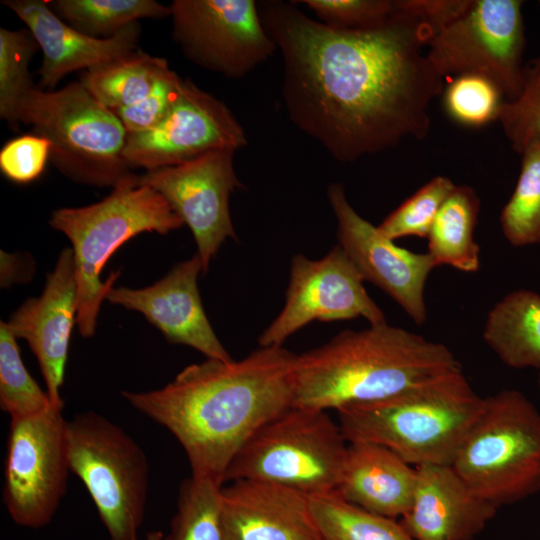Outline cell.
Here are the masks:
<instances>
[{
	"label": "cell",
	"instance_id": "60d3db41",
	"mask_svg": "<svg viewBox=\"0 0 540 540\" xmlns=\"http://www.w3.org/2000/svg\"><path fill=\"white\" fill-rule=\"evenodd\" d=\"M539 6H540V1H539Z\"/></svg>",
	"mask_w": 540,
	"mask_h": 540
},
{
	"label": "cell",
	"instance_id": "7c38bea8",
	"mask_svg": "<svg viewBox=\"0 0 540 540\" xmlns=\"http://www.w3.org/2000/svg\"><path fill=\"white\" fill-rule=\"evenodd\" d=\"M172 36L196 65L238 79L268 60L276 45L253 0H174Z\"/></svg>",
	"mask_w": 540,
	"mask_h": 540
},
{
	"label": "cell",
	"instance_id": "6da1fadb",
	"mask_svg": "<svg viewBox=\"0 0 540 540\" xmlns=\"http://www.w3.org/2000/svg\"><path fill=\"white\" fill-rule=\"evenodd\" d=\"M258 8L282 56L289 118L334 159L353 162L428 135L443 77L423 49L437 30L401 0L388 19L362 30L328 27L295 1Z\"/></svg>",
	"mask_w": 540,
	"mask_h": 540
},
{
	"label": "cell",
	"instance_id": "8fae6325",
	"mask_svg": "<svg viewBox=\"0 0 540 540\" xmlns=\"http://www.w3.org/2000/svg\"><path fill=\"white\" fill-rule=\"evenodd\" d=\"M63 408L10 418L4 465L3 502L11 519L41 528L56 514L70 473Z\"/></svg>",
	"mask_w": 540,
	"mask_h": 540
},
{
	"label": "cell",
	"instance_id": "9a60e30c",
	"mask_svg": "<svg viewBox=\"0 0 540 540\" xmlns=\"http://www.w3.org/2000/svg\"><path fill=\"white\" fill-rule=\"evenodd\" d=\"M247 144L245 132L230 109L190 80L153 129L128 134L124 158L130 168L146 171L179 165L208 152Z\"/></svg>",
	"mask_w": 540,
	"mask_h": 540
},
{
	"label": "cell",
	"instance_id": "484cf974",
	"mask_svg": "<svg viewBox=\"0 0 540 540\" xmlns=\"http://www.w3.org/2000/svg\"><path fill=\"white\" fill-rule=\"evenodd\" d=\"M56 15L71 27L96 38H108L142 18L171 15L154 0H47Z\"/></svg>",
	"mask_w": 540,
	"mask_h": 540
},
{
	"label": "cell",
	"instance_id": "f1b7e54d",
	"mask_svg": "<svg viewBox=\"0 0 540 540\" xmlns=\"http://www.w3.org/2000/svg\"><path fill=\"white\" fill-rule=\"evenodd\" d=\"M221 487L194 475L183 480L164 540H228L221 514Z\"/></svg>",
	"mask_w": 540,
	"mask_h": 540
},
{
	"label": "cell",
	"instance_id": "7402d4cb",
	"mask_svg": "<svg viewBox=\"0 0 540 540\" xmlns=\"http://www.w3.org/2000/svg\"><path fill=\"white\" fill-rule=\"evenodd\" d=\"M416 468L390 449L367 441L348 443L335 493L373 514L400 519L411 507Z\"/></svg>",
	"mask_w": 540,
	"mask_h": 540
},
{
	"label": "cell",
	"instance_id": "d590c367",
	"mask_svg": "<svg viewBox=\"0 0 540 540\" xmlns=\"http://www.w3.org/2000/svg\"><path fill=\"white\" fill-rule=\"evenodd\" d=\"M50 150L49 140L36 133L13 138L0 150V170L14 183L33 182L43 174Z\"/></svg>",
	"mask_w": 540,
	"mask_h": 540
},
{
	"label": "cell",
	"instance_id": "ac0fdd59",
	"mask_svg": "<svg viewBox=\"0 0 540 540\" xmlns=\"http://www.w3.org/2000/svg\"><path fill=\"white\" fill-rule=\"evenodd\" d=\"M76 293L73 251L66 248L47 275L42 294L26 300L5 322L16 338L27 341L39 363L51 403L57 408L64 406L61 388L70 335L77 319Z\"/></svg>",
	"mask_w": 540,
	"mask_h": 540
},
{
	"label": "cell",
	"instance_id": "30bf717a",
	"mask_svg": "<svg viewBox=\"0 0 540 540\" xmlns=\"http://www.w3.org/2000/svg\"><path fill=\"white\" fill-rule=\"evenodd\" d=\"M523 1L471 0L427 45V58L441 77L475 74L491 80L506 101L523 84L526 44Z\"/></svg>",
	"mask_w": 540,
	"mask_h": 540
},
{
	"label": "cell",
	"instance_id": "83f0119b",
	"mask_svg": "<svg viewBox=\"0 0 540 540\" xmlns=\"http://www.w3.org/2000/svg\"><path fill=\"white\" fill-rule=\"evenodd\" d=\"M521 169L515 189L500 215L501 231L514 247L540 243V139L519 151Z\"/></svg>",
	"mask_w": 540,
	"mask_h": 540
},
{
	"label": "cell",
	"instance_id": "d4e9b609",
	"mask_svg": "<svg viewBox=\"0 0 540 540\" xmlns=\"http://www.w3.org/2000/svg\"><path fill=\"white\" fill-rule=\"evenodd\" d=\"M170 71L166 59L136 50L116 61L86 70L80 82L114 112L142 101Z\"/></svg>",
	"mask_w": 540,
	"mask_h": 540
},
{
	"label": "cell",
	"instance_id": "8992f818",
	"mask_svg": "<svg viewBox=\"0 0 540 540\" xmlns=\"http://www.w3.org/2000/svg\"><path fill=\"white\" fill-rule=\"evenodd\" d=\"M17 117L49 140L50 160L76 182L114 187L134 174L124 158L125 127L80 81L56 91L33 86Z\"/></svg>",
	"mask_w": 540,
	"mask_h": 540
},
{
	"label": "cell",
	"instance_id": "5bb4252c",
	"mask_svg": "<svg viewBox=\"0 0 540 540\" xmlns=\"http://www.w3.org/2000/svg\"><path fill=\"white\" fill-rule=\"evenodd\" d=\"M236 150L208 152L188 162L146 171L139 184L159 192L190 228L203 273L227 238L237 239L229 208L242 187L233 165Z\"/></svg>",
	"mask_w": 540,
	"mask_h": 540
},
{
	"label": "cell",
	"instance_id": "4fadbf2b",
	"mask_svg": "<svg viewBox=\"0 0 540 540\" xmlns=\"http://www.w3.org/2000/svg\"><path fill=\"white\" fill-rule=\"evenodd\" d=\"M363 282L339 245L319 260L295 255L284 307L260 335V346H283L288 337L314 320L362 317L370 325L386 323L383 311L368 295Z\"/></svg>",
	"mask_w": 540,
	"mask_h": 540
},
{
	"label": "cell",
	"instance_id": "7a4b0ae2",
	"mask_svg": "<svg viewBox=\"0 0 540 540\" xmlns=\"http://www.w3.org/2000/svg\"><path fill=\"white\" fill-rule=\"evenodd\" d=\"M296 357L283 346H260L238 361L206 358L160 389L122 396L176 438L191 475L223 486L248 439L292 406Z\"/></svg>",
	"mask_w": 540,
	"mask_h": 540
},
{
	"label": "cell",
	"instance_id": "74e56055",
	"mask_svg": "<svg viewBox=\"0 0 540 540\" xmlns=\"http://www.w3.org/2000/svg\"><path fill=\"white\" fill-rule=\"evenodd\" d=\"M401 3L409 11L429 21L438 31L460 16L471 0H401Z\"/></svg>",
	"mask_w": 540,
	"mask_h": 540
},
{
	"label": "cell",
	"instance_id": "603a6c76",
	"mask_svg": "<svg viewBox=\"0 0 540 540\" xmlns=\"http://www.w3.org/2000/svg\"><path fill=\"white\" fill-rule=\"evenodd\" d=\"M483 339L507 366L540 372V295L528 289L505 295L488 312Z\"/></svg>",
	"mask_w": 540,
	"mask_h": 540
},
{
	"label": "cell",
	"instance_id": "d6986e66",
	"mask_svg": "<svg viewBox=\"0 0 540 540\" xmlns=\"http://www.w3.org/2000/svg\"><path fill=\"white\" fill-rule=\"evenodd\" d=\"M27 26L42 50L39 88H54L65 75L92 69L137 50L140 25L135 22L108 38H96L71 27L47 0H4Z\"/></svg>",
	"mask_w": 540,
	"mask_h": 540
},
{
	"label": "cell",
	"instance_id": "ba28073f",
	"mask_svg": "<svg viewBox=\"0 0 540 540\" xmlns=\"http://www.w3.org/2000/svg\"><path fill=\"white\" fill-rule=\"evenodd\" d=\"M348 443L327 411L291 406L248 439L230 463L224 482L251 479L309 496L333 493Z\"/></svg>",
	"mask_w": 540,
	"mask_h": 540
},
{
	"label": "cell",
	"instance_id": "ab89813d",
	"mask_svg": "<svg viewBox=\"0 0 540 540\" xmlns=\"http://www.w3.org/2000/svg\"><path fill=\"white\" fill-rule=\"evenodd\" d=\"M538 387H539V390H540V372H539V376H538Z\"/></svg>",
	"mask_w": 540,
	"mask_h": 540
},
{
	"label": "cell",
	"instance_id": "ffe728a7",
	"mask_svg": "<svg viewBox=\"0 0 540 540\" xmlns=\"http://www.w3.org/2000/svg\"><path fill=\"white\" fill-rule=\"evenodd\" d=\"M220 506L228 540H322L301 491L238 479L221 487Z\"/></svg>",
	"mask_w": 540,
	"mask_h": 540
},
{
	"label": "cell",
	"instance_id": "277c9868",
	"mask_svg": "<svg viewBox=\"0 0 540 540\" xmlns=\"http://www.w3.org/2000/svg\"><path fill=\"white\" fill-rule=\"evenodd\" d=\"M462 370L427 385L337 411L348 442L382 445L408 464L451 465L484 407Z\"/></svg>",
	"mask_w": 540,
	"mask_h": 540
},
{
	"label": "cell",
	"instance_id": "8d00e7d4",
	"mask_svg": "<svg viewBox=\"0 0 540 540\" xmlns=\"http://www.w3.org/2000/svg\"><path fill=\"white\" fill-rule=\"evenodd\" d=\"M182 83L183 79L171 70L142 101L114 111L127 133L138 134L156 127L171 110Z\"/></svg>",
	"mask_w": 540,
	"mask_h": 540
},
{
	"label": "cell",
	"instance_id": "2e32d148",
	"mask_svg": "<svg viewBox=\"0 0 540 540\" xmlns=\"http://www.w3.org/2000/svg\"><path fill=\"white\" fill-rule=\"evenodd\" d=\"M328 199L337 219L339 246L355 265L364 281L389 295L417 325L427 319L425 285L437 267L432 257L397 246L348 202L344 188L333 183Z\"/></svg>",
	"mask_w": 540,
	"mask_h": 540
},
{
	"label": "cell",
	"instance_id": "4dcf8cb0",
	"mask_svg": "<svg viewBox=\"0 0 540 540\" xmlns=\"http://www.w3.org/2000/svg\"><path fill=\"white\" fill-rule=\"evenodd\" d=\"M39 47L28 29H0V117L12 129L19 123L17 108L34 85L29 63Z\"/></svg>",
	"mask_w": 540,
	"mask_h": 540
},
{
	"label": "cell",
	"instance_id": "f546056e",
	"mask_svg": "<svg viewBox=\"0 0 540 540\" xmlns=\"http://www.w3.org/2000/svg\"><path fill=\"white\" fill-rule=\"evenodd\" d=\"M16 337L0 326V407L10 418L37 415L51 407L50 397L26 369Z\"/></svg>",
	"mask_w": 540,
	"mask_h": 540
},
{
	"label": "cell",
	"instance_id": "1f68e13d",
	"mask_svg": "<svg viewBox=\"0 0 540 540\" xmlns=\"http://www.w3.org/2000/svg\"><path fill=\"white\" fill-rule=\"evenodd\" d=\"M455 185L448 177L436 176L407 198L378 226L390 240L408 236L427 238L442 205Z\"/></svg>",
	"mask_w": 540,
	"mask_h": 540
},
{
	"label": "cell",
	"instance_id": "44dd1931",
	"mask_svg": "<svg viewBox=\"0 0 540 540\" xmlns=\"http://www.w3.org/2000/svg\"><path fill=\"white\" fill-rule=\"evenodd\" d=\"M416 468L410 509L398 519L415 540H473L498 508L477 495L451 465Z\"/></svg>",
	"mask_w": 540,
	"mask_h": 540
},
{
	"label": "cell",
	"instance_id": "4316f807",
	"mask_svg": "<svg viewBox=\"0 0 540 540\" xmlns=\"http://www.w3.org/2000/svg\"><path fill=\"white\" fill-rule=\"evenodd\" d=\"M322 540H415L392 519L367 512L335 492L310 496Z\"/></svg>",
	"mask_w": 540,
	"mask_h": 540
},
{
	"label": "cell",
	"instance_id": "3957f363",
	"mask_svg": "<svg viewBox=\"0 0 540 540\" xmlns=\"http://www.w3.org/2000/svg\"><path fill=\"white\" fill-rule=\"evenodd\" d=\"M462 370L445 345L386 323L344 330L296 357L292 406L319 410L380 401Z\"/></svg>",
	"mask_w": 540,
	"mask_h": 540
},
{
	"label": "cell",
	"instance_id": "9c48e42d",
	"mask_svg": "<svg viewBox=\"0 0 540 540\" xmlns=\"http://www.w3.org/2000/svg\"><path fill=\"white\" fill-rule=\"evenodd\" d=\"M66 437L70 472L89 492L110 540H139L150 479L143 449L94 411L68 420Z\"/></svg>",
	"mask_w": 540,
	"mask_h": 540
},
{
	"label": "cell",
	"instance_id": "d6a6232c",
	"mask_svg": "<svg viewBox=\"0 0 540 540\" xmlns=\"http://www.w3.org/2000/svg\"><path fill=\"white\" fill-rule=\"evenodd\" d=\"M504 101L502 92L491 80L475 74L455 76L443 95L448 116L469 127L498 121Z\"/></svg>",
	"mask_w": 540,
	"mask_h": 540
},
{
	"label": "cell",
	"instance_id": "836d02e7",
	"mask_svg": "<svg viewBox=\"0 0 540 540\" xmlns=\"http://www.w3.org/2000/svg\"><path fill=\"white\" fill-rule=\"evenodd\" d=\"M498 121L517 153L531 139H540V56L525 62L521 92L504 101Z\"/></svg>",
	"mask_w": 540,
	"mask_h": 540
},
{
	"label": "cell",
	"instance_id": "52a82bcc",
	"mask_svg": "<svg viewBox=\"0 0 540 540\" xmlns=\"http://www.w3.org/2000/svg\"><path fill=\"white\" fill-rule=\"evenodd\" d=\"M451 466L497 508L540 490V411L520 391L485 397Z\"/></svg>",
	"mask_w": 540,
	"mask_h": 540
},
{
	"label": "cell",
	"instance_id": "e0dca14e",
	"mask_svg": "<svg viewBox=\"0 0 540 540\" xmlns=\"http://www.w3.org/2000/svg\"><path fill=\"white\" fill-rule=\"evenodd\" d=\"M200 272L203 265L196 253L153 285L112 287L106 300L142 313L172 344L189 346L207 359L232 361L205 314L197 285Z\"/></svg>",
	"mask_w": 540,
	"mask_h": 540
},
{
	"label": "cell",
	"instance_id": "cb8c5ba5",
	"mask_svg": "<svg viewBox=\"0 0 540 540\" xmlns=\"http://www.w3.org/2000/svg\"><path fill=\"white\" fill-rule=\"evenodd\" d=\"M480 200L469 186H456L439 210L428 234V251L436 266L448 265L465 273L480 268V246L474 230Z\"/></svg>",
	"mask_w": 540,
	"mask_h": 540
},
{
	"label": "cell",
	"instance_id": "5b68a950",
	"mask_svg": "<svg viewBox=\"0 0 540 540\" xmlns=\"http://www.w3.org/2000/svg\"><path fill=\"white\" fill-rule=\"evenodd\" d=\"M49 223L72 244L76 324L83 337L94 335L102 301L118 278L119 272H112L105 282L100 280L111 255L142 232L167 234L184 225L167 200L151 187L140 185L135 174L116 184L97 203L53 211Z\"/></svg>",
	"mask_w": 540,
	"mask_h": 540
},
{
	"label": "cell",
	"instance_id": "f35d334b",
	"mask_svg": "<svg viewBox=\"0 0 540 540\" xmlns=\"http://www.w3.org/2000/svg\"><path fill=\"white\" fill-rule=\"evenodd\" d=\"M164 535L161 531H151L146 534L143 540H163Z\"/></svg>",
	"mask_w": 540,
	"mask_h": 540
},
{
	"label": "cell",
	"instance_id": "e575fe53",
	"mask_svg": "<svg viewBox=\"0 0 540 540\" xmlns=\"http://www.w3.org/2000/svg\"><path fill=\"white\" fill-rule=\"evenodd\" d=\"M319 21L338 30H362L377 26L396 10L391 0H304Z\"/></svg>",
	"mask_w": 540,
	"mask_h": 540
}]
</instances>
